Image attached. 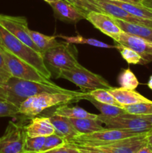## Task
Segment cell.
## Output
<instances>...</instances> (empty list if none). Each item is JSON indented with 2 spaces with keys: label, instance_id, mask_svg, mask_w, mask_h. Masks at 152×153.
<instances>
[{
  "label": "cell",
  "instance_id": "obj_1",
  "mask_svg": "<svg viewBox=\"0 0 152 153\" xmlns=\"http://www.w3.org/2000/svg\"><path fill=\"white\" fill-rule=\"evenodd\" d=\"M45 92L74 94L76 91L65 89L54 83H42L10 76L5 83L0 85V100L19 108L26 99Z\"/></svg>",
  "mask_w": 152,
  "mask_h": 153
},
{
  "label": "cell",
  "instance_id": "obj_2",
  "mask_svg": "<svg viewBox=\"0 0 152 153\" xmlns=\"http://www.w3.org/2000/svg\"><path fill=\"white\" fill-rule=\"evenodd\" d=\"M86 92L76 91L74 94L65 93H42L29 97L22 102L19 107L21 115L31 119L40 114L44 110L55 106L67 105L83 100Z\"/></svg>",
  "mask_w": 152,
  "mask_h": 153
},
{
  "label": "cell",
  "instance_id": "obj_3",
  "mask_svg": "<svg viewBox=\"0 0 152 153\" xmlns=\"http://www.w3.org/2000/svg\"><path fill=\"white\" fill-rule=\"evenodd\" d=\"M0 39L2 46H4L6 49L10 51L19 58L35 67L47 79H50L52 73L47 68L43 56L40 52L29 47L28 45L16 38L1 25H0Z\"/></svg>",
  "mask_w": 152,
  "mask_h": 153
},
{
  "label": "cell",
  "instance_id": "obj_4",
  "mask_svg": "<svg viewBox=\"0 0 152 153\" xmlns=\"http://www.w3.org/2000/svg\"><path fill=\"white\" fill-rule=\"evenodd\" d=\"M58 78L66 79L81 90L89 91L95 89L109 90L112 88L102 76L89 71L82 65L70 70H60L58 72Z\"/></svg>",
  "mask_w": 152,
  "mask_h": 153
},
{
  "label": "cell",
  "instance_id": "obj_5",
  "mask_svg": "<svg viewBox=\"0 0 152 153\" xmlns=\"http://www.w3.org/2000/svg\"><path fill=\"white\" fill-rule=\"evenodd\" d=\"M72 44L66 41L61 42L58 46L46 51L43 55L46 64L58 72L80 67L75 53L77 51Z\"/></svg>",
  "mask_w": 152,
  "mask_h": 153
},
{
  "label": "cell",
  "instance_id": "obj_6",
  "mask_svg": "<svg viewBox=\"0 0 152 153\" xmlns=\"http://www.w3.org/2000/svg\"><path fill=\"white\" fill-rule=\"evenodd\" d=\"M0 48L7 71L12 76L33 82L46 84L52 83L32 65L16 57L4 46H1Z\"/></svg>",
  "mask_w": 152,
  "mask_h": 153
},
{
  "label": "cell",
  "instance_id": "obj_7",
  "mask_svg": "<svg viewBox=\"0 0 152 153\" xmlns=\"http://www.w3.org/2000/svg\"><path fill=\"white\" fill-rule=\"evenodd\" d=\"M97 118L109 128H117L139 134L152 131V123L138 115L125 114L120 116H105L98 114Z\"/></svg>",
  "mask_w": 152,
  "mask_h": 153
},
{
  "label": "cell",
  "instance_id": "obj_8",
  "mask_svg": "<svg viewBox=\"0 0 152 153\" xmlns=\"http://www.w3.org/2000/svg\"><path fill=\"white\" fill-rule=\"evenodd\" d=\"M26 138L25 126L9 121L4 134L0 137V153H23Z\"/></svg>",
  "mask_w": 152,
  "mask_h": 153
},
{
  "label": "cell",
  "instance_id": "obj_9",
  "mask_svg": "<svg viewBox=\"0 0 152 153\" xmlns=\"http://www.w3.org/2000/svg\"><path fill=\"white\" fill-rule=\"evenodd\" d=\"M148 133L108 143H96L86 146L95 148L105 153H137L141 148L148 145L147 136Z\"/></svg>",
  "mask_w": 152,
  "mask_h": 153
},
{
  "label": "cell",
  "instance_id": "obj_10",
  "mask_svg": "<svg viewBox=\"0 0 152 153\" xmlns=\"http://www.w3.org/2000/svg\"><path fill=\"white\" fill-rule=\"evenodd\" d=\"M0 25L11 33L13 36L37 52L39 49L31 40L28 31V21L24 16H13L0 13Z\"/></svg>",
  "mask_w": 152,
  "mask_h": 153
},
{
  "label": "cell",
  "instance_id": "obj_11",
  "mask_svg": "<svg viewBox=\"0 0 152 153\" xmlns=\"http://www.w3.org/2000/svg\"><path fill=\"white\" fill-rule=\"evenodd\" d=\"M116 43L137 52L142 58V64H147L152 61V43L151 42L141 37L122 32Z\"/></svg>",
  "mask_w": 152,
  "mask_h": 153
},
{
  "label": "cell",
  "instance_id": "obj_12",
  "mask_svg": "<svg viewBox=\"0 0 152 153\" xmlns=\"http://www.w3.org/2000/svg\"><path fill=\"white\" fill-rule=\"evenodd\" d=\"M86 19L97 29L111 37L115 42L117 41L119 35L123 32L112 16L105 13L91 11L86 14Z\"/></svg>",
  "mask_w": 152,
  "mask_h": 153
},
{
  "label": "cell",
  "instance_id": "obj_13",
  "mask_svg": "<svg viewBox=\"0 0 152 153\" xmlns=\"http://www.w3.org/2000/svg\"><path fill=\"white\" fill-rule=\"evenodd\" d=\"M49 4L55 17L62 22L76 24L82 19H86V13L66 0H57Z\"/></svg>",
  "mask_w": 152,
  "mask_h": 153
},
{
  "label": "cell",
  "instance_id": "obj_14",
  "mask_svg": "<svg viewBox=\"0 0 152 153\" xmlns=\"http://www.w3.org/2000/svg\"><path fill=\"white\" fill-rule=\"evenodd\" d=\"M97 5L101 8L103 13L110 15L112 17L121 19L131 23L139 24V25H145V26L152 28V19H143V18L137 17L131 14L124 9L121 8L119 6L110 2L107 0H94Z\"/></svg>",
  "mask_w": 152,
  "mask_h": 153
},
{
  "label": "cell",
  "instance_id": "obj_15",
  "mask_svg": "<svg viewBox=\"0 0 152 153\" xmlns=\"http://www.w3.org/2000/svg\"><path fill=\"white\" fill-rule=\"evenodd\" d=\"M25 128L28 137H47L55 133L49 117H34Z\"/></svg>",
  "mask_w": 152,
  "mask_h": 153
},
{
  "label": "cell",
  "instance_id": "obj_16",
  "mask_svg": "<svg viewBox=\"0 0 152 153\" xmlns=\"http://www.w3.org/2000/svg\"><path fill=\"white\" fill-rule=\"evenodd\" d=\"M49 119L55 128V134L63 137L66 140V143L80 135V133L73 126L69 118L53 114L49 117Z\"/></svg>",
  "mask_w": 152,
  "mask_h": 153
},
{
  "label": "cell",
  "instance_id": "obj_17",
  "mask_svg": "<svg viewBox=\"0 0 152 153\" xmlns=\"http://www.w3.org/2000/svg\"><path fill=\"white\" fill-rule=\"evenodd\" d=\"M116 101L122 106L131 105L141 102H152L151 100L143 97L136 91L124 89L122 88H113L108 90Z\"/></svg>",
  "mask_w": 152,
  "mask_h": 153
},
{
  "label": "cell",
  "instance_id": "obj_18",
  "mask_svg": "<svg viewBox=\"0 0 152 153\" xmlns=\"http://www.w3.org/2000/svg\"><path fill=\"white\" fill-rule=\"evenodd\" d=\"M112 18L123 32L141 37V38L145 39V40L152 43V28L145 26V25H139V24L125 22V21L121 20V19H116L114 17Z\"/></svg>",
  "mask_w": 152,
  "mask_h": 153
},
{
  "label": "cell",
  "instance_id": "obj_19",
  "mask_svg": "<svg viewBox=\"0 0 152 153\" xmlns=\"http://www.w3.org/2000/svg\"><path fill=\"white\" fill-rule=\"evenodd\" d=\"M73 126L80 134H90L95 131H101L105 128L102 126V123L98 119L91 118H80V119H72L69 118Z\"/></svg>",
  "mask_w": 152,
  "mask_h": 153
},
{
  "label": "cell",
  "instance_id": "obj_20",
  "mask_svg": "<svg viewBox=\"0 0 152 153\" xmlns=\"http://www.w3.org/2000/svg\"><path fill=\"white\" fill-rule=\"evenodd\" d=\"M28 32L31 40L36 45L42 55H43V54L49 49L58 46L60 43V42L56 40L55 36H48L30 29Z\"/></svg>",
  "mask_w": 152,
  "mask_h": 153
},
{
  "label": "cell",
  "instance_id": "obj_21",
  "mask_svg": "<svg viewBox=\"0 0 152 153\" xmlns=\"http://www.w3.org/2000/svg\"><path fill=\"white\" fill-rule=\"evenodd\" d=\"M53 114L60 116L65 117L72 119H80V118H91L95 119L98 114L89 113L84 109L79 107H69L67 105H59Z\"/></svg>",
  "mask_w": 152,
  "mask_h": 153
},
{
  "label": "cell",
  "instance_id": "obj_22",
  "mask_svg": "<svg viewBox=\"0 0 152 153\" xmlns=\"http://www.w3.org/2000/svg\"><path fill=\"white\" fill-rule=\"evenodd\" d=\"M110 2L119 6L121 8L124 9L131 14L143 19H152V10L148 8L145 6L141 4H134V3L122 2V1H110Z\"/></svg>",
  "mask_w": 152,
  "mask_h": 153
},
{
  "label": "cell",
  "instance_id": "obj_23",
  "mask_svg": "<svg viewBox=\"0 0 152 153\" xmlns=\"http://www.w3.org/2000/svg\"><path fill=\"white\" fill-rule=\"evenodd\" d=\"M83 100H86L90 102L101 112V114L105 115V116H120V115H124L127 114L124 107H119V106L113 105L99 102L92 98L89 95V92H87L83 96Z\"/></svg>",
  "mask_w": 152,
  "mask_h": 153
},
{
  "label": "cell",
  "instance_id": "obj_24",
  "mask_svg": "<svg viewBox=\"0 0 152 153\" xmlns=\"http://www.w3.org/2000/svg\"><path fill=\"white\" fill-rule=\"evenodd\" d=\"M58 37H61L66 42L69 43H78V44H88L90 46H95V47L99 48H105V49H113V48H116L117 49L118 46H111L107 43L101 42L100 40H96V39L93 38H85V37H82L80 35L75 36V37H68V36L64 35H58Z\"/></svg>",
  "mask_w": 152,
  "mask_h": 153
},
{
  "label": "cell",
  "instance_id": "obj_25",
  "mask_svg": "<svg viewBox=\"0 0 152 153\" xmlns=\"http://www.w3.org/2000/svg\"><path fill=\"white\" fill-rule=\"evenodd\" d=\"M118 82L121 88L131 91H135L139 84L134 73L129 68L122 70L119 73L118 76Z\"/></svg>",
  "mask_w": 152,
  "mask_h": 153
},
{
  "label": "cell",
  "instance_id": "obj_26",
  "mask_svg": "<svg viewBox=\"0 0 152 153\" xmlns=\"http://www.w3.org/2000/svg\"><path fill=\"white\" fill-rule=\"evenodd\" d=\"M89 95L92 98L96 101L101 103H105V104L113 105L122 107V105L119 104L116 99L113 97V96L108 91V90L106 89H95L92 91H89Z\"/></svg>",
  "mask_w": 152,
  "mask_h": 153
},
{
  "label": "cell",
  "instance_id": "obj_27",
  "mask_svg": "<svg viewBox=\"0 0 152 153\" xmlns=\"http://www.w3.org/2000/svg\"><path fill=\"white\" fill-rule=\"evenodd\" d=\"M128 114L150 115L152 114V102H141L131 105L124 106Z\"/></svg>",
  "mask_w": 152,
  "mask_h": 153
},
{
  "label": "cell",
  "instance_id": "obj_28",
  "mask_svg": "<svg viewBox=\"0 0 152 153\" xmlns=\"http://www.w3.org/2000/svg\"><path fill=\"white\" fill-rule=\"evenodd\" d=\"M46 137H28L24 146L23 153H39L44 145Z\"/></svg>",
  "mask_w": 152,
  "mask_h": 153
},
{
  "label": "cell",
  "instance_id": "obj_29",
  "mask_svg": "<svg viewBox=\"0 0 152 153\" xmlns=\"http://www.w3.org/2000/svg\"><path fill=\"white\" fill-rule=\"evenodd\" d=\"M66 144V140L63 137L55 133V134L46 137L44 145H43L41 151L39 153L46 152V151L51 150V149H55V148L64 146Z\"/></svg>",
  "mask_w": 152,
  "mask_h": 153
},
{
  "label": "cell",
  "instance_id": "obj_30",
  "mask_svg": "<svg viewBox=\"0 0 152 153\" xmlns=\"http://www.w3.org/2000/svg\"><path fill=\"white\" fill-rule=\"evenodd\" d=\"M66 1L81 10L86 14L91 11H98L103 13L102 10L97 5L94 0H66Z\"/></svg>",
  "mask_w": 152,
  "mask_h": 153
},
{
  "label": "cell",
  "instance_id": "obj_31",
  "mask_svg": "<svg viewBox=\"0 0 152 153\" xmlns=\"http://www.w3.org/2000/svg\"><path fill=\"white\" fill-rule=\"evenodd\" d=\"M117 49L120 51L122 58L129 64H142V58L137 52L131 49L118 44Z\"/></svg>",
  "mask_w": 152,
  "mask_h": 153
},
{
  "label": "cell",
  "instance_id": "obj_32",
  "mask_svg": "<svg viewBox=\"0 0 152 153\" xmlns=\"http://www.w3.org/2000/svg\"><path fill=\"white\" fill-rule=\"evenodd\" d=\"M19 114H20L17 106L5 100H0V117H15Z\"/></svg>",
  "mask_w": 152,
  "mask_h": 153
},
{
  "label": "cell",
  "instance_id": "obj_33",
  "mask_svg": "<svg viewBox=\"0 0 152 153\" xmlns=\"http://www.w3.org/2000/svg\"><path fill=\"white\" fill-rule=\"evenodd\" d=\"M40 153H80V152H79V150L77 149V148L66 144L64 145V146H59V147L55 148V149H51V150L46 151V152H40Z\"/></svg>",
  "mask_w": 152,
  "mask_h": 153
},
{
  "label": "cell",
  "instance_id": "obj_34",
  "mask_svg": "<svg viewBox=\"0 0 152 153\" xmlns=\"http://www.w3.org/2000/svg\"><path fill=\"white\" fill-rule=\"evenodd\" d=\"M10 76H12L9 73V72L7 71V70L0 69V85L5 83L7 81V79H8Z\"/></svg>",
  "mask_w": 152,
  "mask_h": 153
},
{
  "label": "cell",
  "instance_id": "obj_35",
  "mask_svg": "<svg viewBox=\"0 0 152 153\" xmlns=\"http://www.w3.org/2000/svg\"><path fill=\"white\" fill-rule=\"evenodd\" d=\"M1 47V46H0ZM0 69H2V70H7V67H6L5 64H4V58H3L2 53L1 52V48H0ZM8 72V71H7Z\"/></svg>",
  "mask_w": 152,
  "mask_h": 153
},
{
  "label": "cell",
  "instance_id": "obj_36",
  "mask_svg": "<svg viewBox=\"0 0 152 153\" xmlns=\"http://www.w3.org/2000/svg\"><path fill=\"white\" fill-rule=\"evenodd\" d=\"M137 153H152V149L149 147L148 145H146V146L141 148Z\"/></svg>",
  "mask_w": 152,
  "mask_h": 153
},
{
  "label": "cell",
  "instance_id": "obj_37",
  "mask_svg": "<svg viewBox=\"0 0 152 153\" xmlns=\"http://www.w3.org/2000/svg\"><path fill=\"white\" fill-rule=\"evenodd\" d=\"M110 1H122V2H128V3H134V4H141L143 0H110Z\"/></svg>",
  "mask_w": 152,
  "mask_h": 153
},
{
  "label": "cell",
  "instance_id": "obj_38",
  "mask_svg": "<svg viewBox=\"0 0 152 153\" xmlns=\"http://www.w3.org/2000/svg\"><path fill=\"white\" fill-rule=\"evenodd\" d=\"M142 4L148 8L152 10V0H143Z\"/></svg>",
  "mask_w": 152,
  "mask_h": 153
},
{
  "label": "cell",
  "instance_id": "obj_39",
  "mask_svg": "<svg viewBox=\"0 0 152 153\" xmlns=\"http://www.w3.org/2000/svg\"><path fill=\"white\" fill-rule=\"evenodd\" d=\"M147 140H148V146L152 149V131L148 134L147 136Z\"/></svg>",
  "mask_w": 152,
  "mask_h": 153
},
{
  "label": "cell",
  "instance_id": "obj_40",
  "mask_svg": "<svg viewBox=\"0 0 152 153\" xmlns=\"http://www.w3.org/2000/svg\"><path fill=\"white\" fill-rule=\"evenodd\" d=\"M138 116L141 117L142 118H143V119H145V120L148 121V122H150L151 123H152V114H150V115H138Z\"/></svg>",
  "mask_w": 152,
  "mask_h": 153
},
{
  "label": "cell",
  "instance_id": "obj_41",
  "mask_svg": "<svg viewBox=\"0 0 152 153\" xmlns=\"http://www.w3.org/2000/svg\"><path fill=\"white\" fill-rule=\"evenodd\" d=\"M147 85H148V88L152 91V76H151L150 78H149V80L148 82Z\"/></svg>",
  "mask_w": 152,
  "mask_h": 153
},
{
  "label": "cell",
  "instance_id": "obj_42",
  "mask_svg": "<svg viewBox=\"0 0 152 153\" xmlns=\"http://www.w3.org/2000/svg\"><path fill=\"white\" fill-rule=\"evenodd\" d=\"M44 1H46V2H47V3H49V4H50V3L53 2V1H57V0H44Z\"/></svg>",
  "mask_w": 152,
  "mask_h": 153
},
{
  "label": "cell",
  "instance_id": "obj_43",
  "mask_svg": "<svg viewBox=\"0 0 152 153\" xmlns=\"http://www.w3.org/2000/svg\"><path fill=\"white\" fill-rule=\"evenodd\" d=\"M0 46H2V43H1V39H0Z\"/></svg>",
  "mask_w": 152,
  "mask_h": 153
}]
</instances>
